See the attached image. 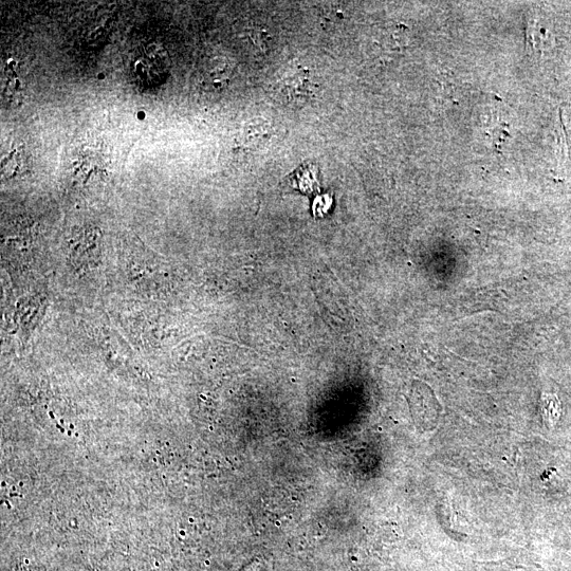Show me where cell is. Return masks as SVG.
I'll return each instance as SVG.
<instances>
[{
	"mask_svg": "<svg viewBox=\"0 0 571 571\" xmlns=\"http://www.w3.org/2000/svg\"><path fill=\"white\" fill-rule=\"evenodd\" d=\"M542 417L547 428H554L560 420L562 408L559 398L554 394H543L541 399Z\"/></svg>",
	"mask_w": 571,
	"mask_h": 571,
	"instance_id": "cell-1",
	"label": "cell"
},
{
	"mask_svg": "<svg viewBox=\"0 0 571 571\" xmlns=\"http://www.w3.org/2000/svg\"><path fill=\"white\" fill-rule=\"evenodd\" d=\"M313 167H308V168H302L300 170V172L296 173L297 174V181H298V186L299 188L302 190V192L306 193V192H316L318 189H316L315 187L312 186V184H310L308 182V179L313 178V177H317V175L315 173H312Z\"/></svg>",
	"mask_w": 571,
	"mask_h": 571,
	"instance_id": "cell-2",
	"label": "cell"
}]
</instances>
